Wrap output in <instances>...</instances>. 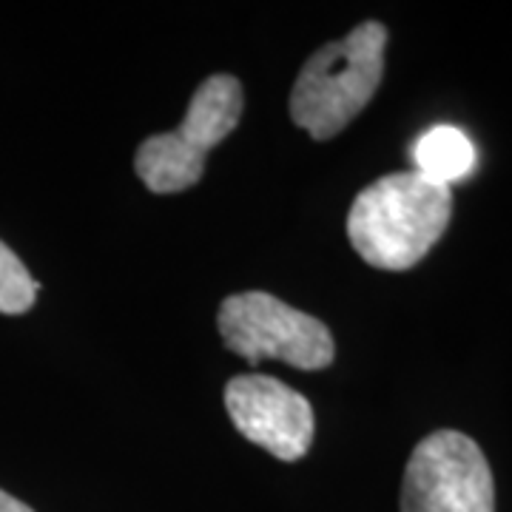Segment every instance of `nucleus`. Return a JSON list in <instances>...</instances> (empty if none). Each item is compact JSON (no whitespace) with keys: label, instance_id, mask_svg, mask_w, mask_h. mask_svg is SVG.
<instances>
[{"label":"nucleus","instance_id":"obj_8","mask_svg":"<svg viewBox=\"0 0 512 512\" xmlns=\"http://www.w3.org/2000/svg\"><path fill=\"white\" fill-rule=\"evenodd\" d=\"M37 282L29 276L20 256L0 242V313L18 316L35 305Z\"/></svg>","mask_w":512,"mask_h":512},{"label":"nucleus","instance_id":"obj_2","mask_svg":"<svg viewBox=\"0 0 512 512\" xmlns=\"http://www.w3.org/2000/svg\"><path fill=\"white\" fill-rule=\"evenodd\" d=\"M387 29L376 20L322 46L302 66L291 92V117L313 140L336 137L365 109L384 74Z\"/></svg>","mask_w":512,"mask_h":512},{"label":"nucleus","instance_id":"obj_5","mask_svg":"<svg viewBox=\"0 0 512 512\" xmlns=\"http://www.w3.org/2000/svg\"><path fill=\"white\" fill-rule=\"evenodd\" d=\"M402 512H495L493 473L476 441L458 430L419 441L404 470Z\"/></svg>","mask_w":512,"mask_h":512},{"label":"nucleus","instance_id":"obj_9","mask_svg":"<svg viewBox=\"0 0 512 512\" xmlns=\"http://www.w3.org/2000/svg\"><path fill=\"white\" fill-rule=\"evenodd\" d=\"M0 512H35V510H32V507H26V504L18 501L15 495H9L0 490Z\"/></svg>","mask_w":512,"mask_h":512},{"label":"nucleus","instance_id":"obj_7","mask_svg":"<svg viewBox=\"0 0 512 512\" xmlns=\"http://www.w3.org/2000/svg\"><path fill=\"white\" fill-rule=\"evenodd\" d=\"M413 163L421 177L450 188L476 168V146L461 128L436 126L416 140Z\"/></svg>","mask_w":512,"mask_h":512},{"label":"nucleus","instance_id":"obj_3","mask_svg":"<svg viewBox=\"0 0 512 512\" xmlns=\"http://www.w3.org/2000/svg\"><path fill=\"white\" fill-rule=\"evenodd\" d=\"M242 117V86L231 74H214L194 92L177 131L154 134L137 148V177L154 194H177L200 183L205 154L237 128Z\"/></svg>","mask_w":512,"mask_h":512},{"label":"nucleus","instance_id":"obj_1","mask_svg":"<svg viewBox=\"0 0 512 512\" xmlns=\"http://www.w3.org/2000/svg\"><path fill=\"white\" fill-rule=\"evenodd\" d=\"M453 214V191L419 171L387 174L353 200L348 239L367 265L407 271L441 239Z\"/></svg>","mask_w":512,"mask_h":512},{"label":"nucleus","instance_id":"obj_6","mask_svg":"<svg viewBox=\"0 0 512 512\" xmlns=\"http://www.w3.org/2000/svg\"><path fill=\"white\" fill-rule=\"evenodd\" d=\"M225 410L239 433L271 456L296 461L311 450V402L271 376H237L225 387Z\"/></svg>","mask_w":512,"mask_h":512},{"label":"nucleus","instance_id":"obj_4","mask_svg":"<svg viewBox=\"0 0 512 512\" xmlns=\"http://www.w3.org/2000/svg\"><path fill=\"white\" fill-rule=\"evenodd\" d=\"M220 336L245 362L279 359L299 370H322L333 362V336L311 313L285 305L265 291L234 293L222 302Z\"/></svg>","mask_w":512,"mask_h":512}]
</instances>
